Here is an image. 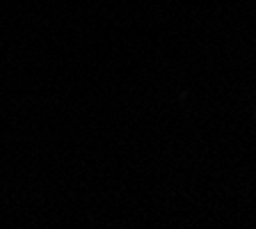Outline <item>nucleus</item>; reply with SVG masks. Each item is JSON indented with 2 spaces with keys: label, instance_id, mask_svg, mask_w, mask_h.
<instances>
[]
</instances>
